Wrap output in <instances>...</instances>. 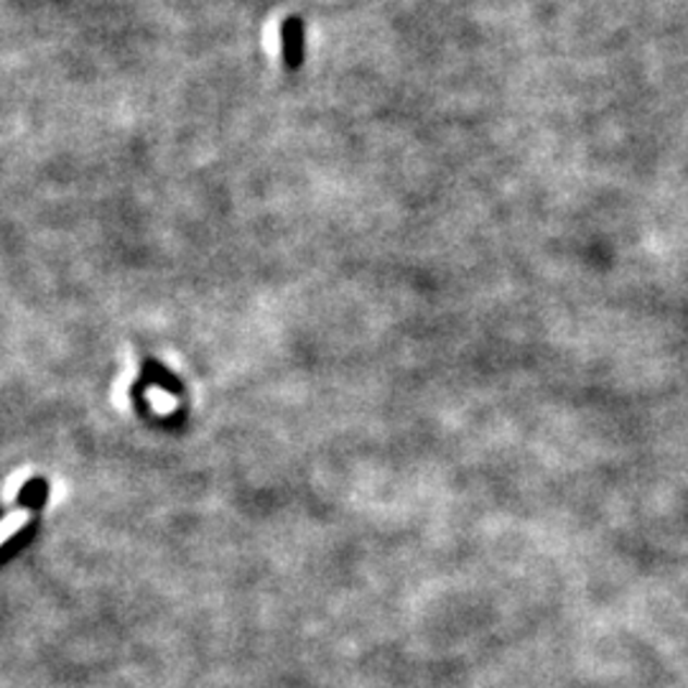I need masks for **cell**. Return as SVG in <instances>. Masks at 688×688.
Wrapping results in <instances>:
<instances>
[{
    "label": "cell",
    "mask_w": 688,
    "mask_h": 688,
    "mask_svg": "<svg viewBox=\"0 0 688 688\" xmlns=\"http://www.w3.org/2000/svg\"><path fill=\"white\" fill-rule=\"evenodd\" d=\"M26 518H28L26 513H16V515H11V518H5L3 523H0V543L9 541V538L16 533L21 526H24Z\"/></svg>",
    "instance_id": "cell-1"
}]
</instances>
